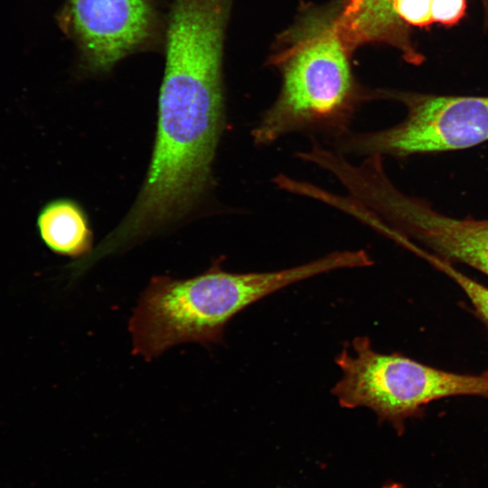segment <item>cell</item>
Returning a JSON list of instances; mask_svg holds the SVG:
<instances>
[{"label": "cell", "instance_id": "obj_1", "mask_svg": "<svg viewBox=\"0 0 488 488\" xmlns=\"http://www.w3.org/2000/svg\"><path fill=\"white\" fill-rule=\"evenodd\" d=\"M341 4L308 8L278 38L271 62L281 73V89L252 130L256 145L302 131L339 139L350 132L360 104L371 99L352 73V52L338 25Z\"/></svg>", "mask_w": 488, "mask_h": 488}, {"label": "cell", "instance_id": "obj_2", "mask_svg": "<svg viewBox=\"0 0 488 488\" xmlns=\"http://www.w3.org/2000/svg\"><path fill=\"white\" fill-rule=\"evenodd\" d=\"M337 252L294 267L230 273L216 261L187 279L154 277L129 320L133 353L150 361L183 343L203 346L222 341L228 322L259 299L298 281L341 269Z\"/></svg>", "mask_w": 488, "mask_h": 488}, {"label": "cell", "instance_id": "obj_3", "mask_svg": "<svg viewBox=\"0 0 488 488\" xmlns=\"http://www.w3.org/2000/svg\"><path fill=\"white\" fill-rule=\"evenodd\" d=\"M336 357L343 371L332 389L343 408L366 407L381 420L400 426L424 405L454 396L488 399V374L471 375L442 371L398 353H380L366 337L352 343Z\"/></svg>", "mask_w": 488, "mask_h": 488}, {"label": "cell", "instance_id": "obj_4", "mask_svg": "<svg viewBox=\"0 0 488 488\" xmlns=\"http://www.w3.org/2000/svg\"><path fill=\"white\" fill-rule=\"evenodd\" d=\"M373 99L395 100L405 118L386 129L348 133L342 153L408 156L468 148L488 140V97L376 89Z\"/></svg>", "mask_w": 488, "mask_h": 488}, {"label": "cell", "instance_id": "obj_5", "mask_svg": "<svg viewBox=\"0 0 488 488\" xmlns=\"http://www.w3.org/2000/svg\"><path fill=\"white\" fill-rule=\"evenodd\" d=\"M61 22L89 73L108 72L148 48L161 27L155 0H66Z\"/></svg>", "mask_w": 488, "mask_h": 488}, {"label": "cell", "instance_id": "obj_6", "mask_svg": "<svg viewBox=\"0 0 488 488\" xmlns=\"http://www.w3.org/2000/svg\"><path fill=\"white\" fill-rule=\"evenodd\" d=\"M404 234L423 249L446 259L466 264L488 276V219H458L417 198L401 218Z\"/></svg>", "mask_w": 488, "mask_h": 488}, {"label": "cell", "instance_id": "obj_7", "mask_svg": "<svg viewBox=\"0 0 488 488\" xmlns=\"http://www.w3.org/2000/svg\"><path fill=\"white\" fill-rule=\"evenodd\" d=\"M338 25L352 52L379 43L395 48L409 63L420 64L424 60L411 39L410 27L397 16L393 0L342 1Z\"/></svg>", "mask_w": 488, "mask_h": 488}, {"label": "cell", "instance_id": "obj_8", "mask_svg": "<svg viewBox=\"0 0 488 488\" xmlns=\"http://www.w3.org/2000/svg\"><path fill=\"white\" fill-rule=\"evenodd\" d=\"M37 228L45 245L53 252L79 258L89 255L92 232L82 208L70 199L47 203L37 218Z\"/></svg>", "mask_w": 488, "mask_h": 488}, {"label": "cell", "instance_id": "obj_9", "mask_svg": "<svg viewBox=\"0 0 488 488\" xmlns=\"http://www.w3.org/2000/svg\"><path fill=\"white\" fill-rule=\"evenodd\" d=\"M417 254L451 277L467 296L475 310L488 324V287L455 269L448 260L424 249H419Z\"/></svg>", "mask_w": 488, "mask_h": 488}, {"label": "cell", "instance_id": "obj_10", "mask_svg": "<svg viewBox=\"0 0 488 488\" xmlns=\"http://www.w3.org/2000/svg\"><path fill=\"white\" fill-rule=\"evenodd\" d=\"M397 16L409 27H427L433 23L431 0H393Z\"/></svg>", "mask_w": 488, "mask_h": 488}, {"label": "cell", "instance_id": "obj_11", "mask_svg": "<svg viewBox=\"0 0 488 488\" xmlns=\"http://www.w3.org/2000/svg\"><path fill=\"white\" fill-rule=\"evenodd\" d=\"M465 11V0H431V14L434 23L452 26L464 17Z\"/></svg>", "mask_w": 488, "mask_h": 488}, {"label": "cell", "instance_id": "obj_12", "mask_svg": "<svg viewBox=\"0 0 488 488\" xmlns=\"http://www.w3.org/2000/svg\"><path fill=\"white\" fill-rule=\"evenodd\" d=\"M384 488H402L400 485H398V484H391V485H388Z\"/></svg>", "mask_w": 488, "mask_h": 488}]
</instances>
